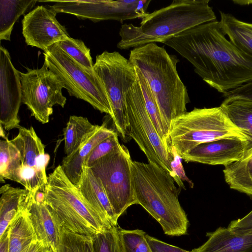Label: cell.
<instances>
[{
    "instance_id": "1",
    "label": "cell",
    "mask_w": 252,
    "mask_h": 252,
    "mask_svg": "<svg viewBox=\"0 0 252 252\" xmlns=\"http://www.w3.org/2000/svg\"><path fill=\"white\" fill-rule=\"evenodd\" d=\"M220 21L202 24L163 42L187 60L210 87L224 94L252 81V56L226 39Z\"/></svg>"
},
{
    "instance_id": "2",
    "label": "cell",
    "mask_w": 252,
    "mask_h": 252,
    "mask_svg": "<svg viewBox=\"0 0 252 252\" xmlns=\"http://www.w3.org/2000/svg\"><path fill=\"white\" fill-rule=\"evenodd\" d=\"M128 60L145 78L170 131L173 122L187 112L189 102L188 90L177 70L179 60L155 43L133 48Z\"/></svg>"
},
{
    "instance_id": "3",
    "label": "cell",
    "mask_w": 252,
    "mask_h": 252,
    "mask_svg": "<svg viewBox=\"0 0 252 252\" xmlns=\"http://www.w3.org/2000/svg\"><path fill=\"white\" fill-rule=\"evenodd\" d=\"M132 185L137 204L161 225L164 234H187L189 220L178 200L181 188L166 170L153 163L132 160Z\"/></svg>"
},
{
    "instance_id": "4",
    "label": "cell",
    "mask_w": 252,
    "mask_h": 252,
    "mask_svg": "<svg viewBox=\"0 0 252 252\" xmlns=\"http://www.w3.org/2000/svg\"><path fill=\"white\" fill-rule=\"evenodd\" d=\"M209 0H174L166 7L149 13L140 26H121L117 47L135 48L147 44L162 42L204 23L217 20Z\"/></svg>"
},
{
    "instance_id": "5",
    "label": "cell",
    "mask_w": 252,
    "mask_h": 252,
    "mask_svg": "<svg viewBox=\"0 0 252 252\" xmlns=\"http://www.w3.org/2000/svg\"><path fill=\"white\" fill-rule=\"evenodd\" d=\"M44 200L62 226L93 236L108 229L59 165L47 177Z\"/></svg>"
},
{
    "instance_id": "6",
    "label": "cell",
    "mask_w": 252,
    "mask_h": 252,
    "mask_svg": "<svg viewBox=\"0 0 252 252\" xmlns=\"http://www.w3.org/2000/svg\"><path fill=\"white\" fill-rule=\"evenodd\" d=\"M221 139L249 143L246 134L230 120L220 106L194 108L177 118L169 133L170 147L181 158L196 146Z\"/></svg>"
},
{
    "instance_id": "7",
    "label": "cell",
    "mask_w": 252,
    "mask_h": 252,
    "mask_svg": "<svg viewBox=\"0 0 252 252\" xmlns=\"http://www.w3.org/2000/svg\"><path fill=\"white\" fill-rule=\"evenodd\" d=\"M44 62L69 95L82 99L110 117L112 112L105 90L94 71L87 69L55 43L44 52Z\"/></svg>"
},
{
    "instance_id": "8",
    "label": "cell",
    "mask_w": 252,
    "mask_h": 252,
    "mask_svg": "<svg viewBox=\"0 0 252 252\" xmlns=\"http://www.w3.org/2000/svg\"><path fill=\"white\" fill-rule=\"evenodd\" d=\"M94 71L105 90L112 114L110 117L122 138L128 132L126 94L136 81L134 66L119 52L105 51L96 56Z\"/></svg>"
},
{
    "instance_id": "9",
    "label": "cell",
    "mask_w": 252,
    "mask_h": 252,
    "mask_svg": "<svg viewBox=\"0 0 252 252\" xmlns=\"http://www.w3.org/2000/svg\"><path fill=\"white\" fill-rule=\"evenodd\" d=\"M126 103L129 136L145 154L149 163L166 170L174 178L171 166L172 155L152 122L137 79L126 94Z\"/></svg>"
},
{
    "instance_id": "10",
    "label": "cell",
    "mask_w": 252,
    "mask_h": 252,
    "mask_svg": "<svg viewBox=\"0 0 252 252\" xmlns=\"http://www.w3.org/2000/svg\"><path fill=\"white\" fill-rule=\"evenodd\" d=\"M127 148H118L94 162L90 168L101 181L116 219L137 204L132 185L131 162Z\"/></svg>"
},
{
    "instance_id": "11",
    "label": "cell",
    "mask_w": 252,
    "mask_h": 252,
    "mask_svg": "<svg viewBox=\"0 0 252 252\" xmlns=\"http://www.w3.org/2000/svg\"><path fill=\"white\" fill-rule=\"evenodd\" d=\"M27 69L26 73L20 72L22 102L36 120L48 123L53 106L58 104L63 108L66 103V98L62 93L63 87L45 62L40 68Z\"/></svg>"
},
{
    "instance_id": "12",
    "label": "cell",
    "mask_w": 252,
    "mask_h": 252,
    "mask_svg": "<svg viewBox=\"0 0 252 252\" xmlns=\"http://www.w3.org/2000/svg\"><path fill=\"white\" fill-rule=\"evenodd\" d=\"M11 142L17 148L21 162L20 182L30 192H43L47 184L46 166L49 157L32 126H20Z\"/></svg>"
},
{
    "instance_id": "13",
    "label": "cell",
    "mask_w": 252,
    "mask_h": 252,
    "mask_svg": "<svg viewBox=\"0 0 252 252\" xmlns=\"http://www.w3.org/2000/svg\"><path fill=\"white\" fill-rule=\"evenodd\" d=\"M151 2V0H67L64 10L80 19L94 22L109 20L122 22L147 16Z\"/></svg>"
},
{
    "instance_id": "14",
    "label": "cell",
    "mask_w": 252,
    "mask_h": 252,
    "mask_svg": "<svg viewBox=\"0 0 252 252\" xmlns=\"http://www.w3.org/2000/svg\"><path fill=\"white\" fill-rule=\"evenodd\" d=\"M57 14L48 6L38 5L24 15L22 33L27 45L44 51L69 37L65 27L57 20Z\"/></svg>"
},
{
    "instance_id": "15",
    "label": "cell",
    "mask_w": 252,
    "mask_h": 252,
    "mask_svg": "<svg viewBox=\"0 0 252 252\" xmlns=\"http://www.w3.org/2000/svg\"><path fill=\"white\" fill-rule=\"evenodd\" d=\"M0 124L3 129L19 128L18 116L22 102L20 72L13 66L7 50L0 47Z\"/></svg>"
},
{
    "instance_id": "16",
    "label": "cell",
    "mask_w": 252,
    "mask_h": 252,
    "mask_svg": "<svg viewBox=\"0 0 252 252\" xmlns=\"http://www.w3.org/2000/svg\"><path fill=\"white\" fill-rule=\"evenodd\" d=\"M248 143L235 139H221L200 144L183 155L186 162L224 166L240 160L247 150Z\"/></svg>"
},
{
    "instance_id": "17",
    "label": "cell",
    "mask_w": 252,
    "mask_h": 252,
    "mask_svg": "<svg viewBox=\"0 0 252 252\" xmlns=\"http://www.w3.org/2000/svg\"><path fill=\"white\" fill-rule=\"evenodd\" d=\"M30 192L27 208L36 239L43 242L56 252L63 226L45 202L43 192L40 199L37 192Z\"/></svg>"
},
{
    "instance_id": "18",
    "label": "cell",
    "mask_w": 252,
    "mask_h": 252,
    "mask_svg": "<svg viewBox=\"0 0 252 252\" xmlns=\"http://www.w3.org/2000/svg\"><path fill=\"white\" fill-rule=\"evenodd\" d=\"M76 187L107 228L117 225L118 220L101 182L90 167L83 166Z\"/></svg>"
},
{
    "instance_id": "19",
    "label": "cell",
    "mask_w": 252,
    "mask_h": 252,
    "mask_svg": "<svg viewBox=\"0 0 252 252\" xmlns=\"http://www.w3.org/2000/svg\"><path fill=\"white\" fill-rule=\"evenodd\" d=\"M206 236L207 241L192 252H252V229L232 231L219 227Z\"/></svg>"
},
{
    "instance_id": "20",
    "label": "cell",
    "mask_w": 252,
    "mask_h": 252,
    "mask_svg": "<svg viewBox=\"0 0 252 252\" xmlns=\"http://www.w3.org/2000/svg\"><path fill=\"white\" fill-rule=\"evenodd\" d=\"M117 133L105 126H99L79 147L70 156L63 158L61 167L68 179L76 186L82 172L84 162L93 150L101 141Z\"/></svg>"
},
{
    "instance_id": "21",
    "label": "cell",
    "mask_w": 252,
    "mask_h": 252,
    "mask_svg": "<svg viewBox=\"0 0 252 252\" xmlns=\"http://www.w3.org/2000/svg\"><path fill=\"white\" fill-rule=\"evenodd\" d=\"M0 237L19 212L27 206L31 192L26 189L5 184L0 188Z\"/></svg>"
},
{
    "instance_id": "22",
    "label": "cell",
    "mask_w": 252,
    "mask_h": 252,
    "mask_svg": "<svg viewBox=\"0 0 252 252\" xmlns=\"http://www.w3.org/2000/svg\"><path fill=\"white\" fill-rule=\"evenodd\" d=\"M222 171L231 189L252 199V149L246 151L240 160L225 166Z\"/></svg>"
},
{
    "instance_id": "23",
    "label": "cell",
    "mask_w": 252,
    "mask_h": 252,
    "mask_svg": "<svg viewBox=\"0 0 252 252\" xmlns=\"http://www.w3.org/2000/svg\"><path fill=\"white\" fill-rule=\"evenodd\" d=\"M7 229L9 252H28L32 243L36 239L27 206L19 212Z\"/></svg>"
},
{
    "instance_id": "24",
    "label": "cell",
    "mask_w": 252,
    "mask_h": 252,
    "mask_svg": "<svg viewBox=\"0 0 252 252\" xmlns=\"http://www.w3.org/2000/svg\"><path fill=\"white\" fill-rule=\"evenodd\" d=\"M220 106L231 122L243 131L249 139L246 151L252 149V100L238 97H226Z\"/></svg>"
},
{
    "instance_id": "25",
    "label": "cell",
    "mask_w": 252,
    "mask_h": 252,
    "mask_svg": "<svg viewBox=\"0 0 252 252\" xmlns=\"http://www.w3.org/2000/svg\"><path fill=\"white\" fill-rule=\"evenodd\" d=\"M220 26L230 41L252 56V23L242 21L230 13L220 12Z\"/></svg>"
},
{
    "instance_id": "26",
    "label": "cell",
    "mask_w": 252,
    "mask_h": 252,
    "mask_svg": "<svg viewBox=\"0 0 252 252\" xmlns=\"http://www.w3.org/2000/svg\"><path fill=\"white\" fill-rule=\"evenodd\" d=\"M98 126L92 124L86 117L70 116L66 126L63 129L64 152L66 156H70L77 150Z\"/></svg>"
},
{
    "instance_id": "27",
    "label": "cell",
    "mask_w": 252,
    "mask_h": 252,
    "mask_svg": "<svg viewBox=\"0 0 252 252\" xmlns=\"http://www.w3.org/2000/svg\"><path fill=\"white\" fill-rule=\"evenodd\" d=\"M35 0H0V39L10 40L15 23L21 15L32 8Z\"/></svg>"
},
{
    "instance_id": "28",
    "label": "cell",
    "mask_w": 252,
    "mask_h": 252,
    "mask_svg": "<svg viewBox=\"0 0 252 252\" xmlns=\"http://www.w3.org/2000/svg\"><path fill=\"white\" fill-rule=\"evenodd\" d=\"M134 67L146 109L158 134L167 150L170 152V130L161 117L157 103L147 81L139 69L136 67Z\"/></svg>"
},
{
    "instance_id": "29",
    "label": "cell",
    "mask_w": 252,
    "mask_h": 252,
    "mask_svg": "<svg viewBox=\"0 0 252 252\" xmlns=\"http://www.w3.org/2000/svg\"><path fill=\"white\" fill-rule=\"evenodd\" d=\"M21 162L16 146L7 138L0 141V182L4 179L19 183Z\"/></svg>"
},
{
    "instance_id": "30",
    "label": "cell",
    "mask_w": 252,
    "mask_h": 252,
    "mask_svg": "<svg viewBox=\"0 0 252 252\" xmlns=\"http://www.w3.org/2000/svg\"><path fill=\"white\" fill-rule=\"evenodd\" d=\"M56 252H94L92 236L77 234L63 226Z\"/></svg>"
},
{
    "instance_id": "31",
    "label": "cell",
    "mask_w": 252,
    "mask_h": 252,
    "mask_svg": "<svg viewBox=\"0 0 252 252\" xmlns=\"http://www.w3.org/2000/svg\"><path fill=\"white\" fill-rule=\"evenodd\" d=\"M121 252H152L142 230H126L118 227Z\"/></svg>"
},
{
    "instance_id": "32",
    "label": "cell",
    "mask_w": 252,
    "mask_h": 252,
    "mask_svg": "<svg viewBox=\"0 0 252 252\" xmlns=\"http://www.w3.org/2000/svg\"><path fill=\"white\" fill-rule=\"evenodd\" d=\"M76 62L88 70L94 71V64L90 49L83 41L70 37L57 43Z\"/></svg>"
},
{
    "instance_id": "33",
    "label": "cell",
    "mask_w": 252,
    "mask_h": 252,
    "mask_svg": "<svg viewBox=\"0 0 252 252\" xmlns=\"http://www.w3.org/2000/svg\"><path fill=\"white\" fill-rule=\"evenodd\" d=\"M92 240L94 252H121L117 226L96 233Z\"/></svg>"
},
{
    "instance_id": "34",
    "label": "cell",
    "mask_w": 252,
    "mask_h": 252,
    "mask_svg": "<svg viewBox=\"0 0 252 252\" xmlns=\"http://www.w3.org/2000/svg\"><path fill=\"white\" fill-rule=\"evenodd\" d=\"M120 145L117 133L106 138L93 150L86 159L84 166L90 167L96 160L112 152Z\"/></svg>"
},
{
    "instance_id": "35",
    "label": "cell",
    "mask_w": 252,
    "mask_h": 252,
    "mask_svg": "<svg viewBox=\"0 0 252 252\" xmlns=\"http://www.w3.org/2000/svg\"><path fill=\"white\" fill-rule=\"evenodd\" d=\"M170 152L173 156V160L171 163V168L174 174V180L180 188L186 189L183 181L188 183L190 187L192 188L193 184L186 176L183 164L182 158L177 154L175 148L170 147Z\"/></svg>"
},
{
    "instance_id": "36",
    "label": "cell",
    "mask_w": 252,
    "mask_h": 252,
    "mask_svg": "<svg viewBox=\"0 0 252 252\" xmlns=\"http://www.w3.org/2000/svg\"><path fill=\"white\" fill-rule=\"evenodd\" d=\"M146 239L152 252H192L168 244L148 234L146 235Z\"/></svg>"
},
{
    "instance_id": "37",
    "label": "cell",
    "mask_w": 252,
    "mask_h": 252,
    "mask_svg": "<svg viewBox=\"0 0 252 252\" xmlns=\"http://www.w3.org/2000/svg\"><path fill=\"white\" fill-rule=\"evenodd\" d=\"M225 98L238 97L252 100V81L222 94Z\"/></svg>"
},
{
    "instance_id": "38",
    "label": "cell",
    "mask_w": 252,
    "mask_h": 252,
    "mask_svg": "<svg viewBox=\"0 0 252 252\" xmlns=\"http://www.w3.org/2000/svg\"><path fill=\"white\" fill-rule=\"evenodd\" d=\"M227 228L232 231L252 229V211L241 219L232 220Z\"/></svg>"
},
{
    "instance_id": "39",
    "label": "cell",
    "mask_w": 252,
    "mask_h": 252,
    "mask_svg": "<svg viewBox=\"0 0 252 252\" xmlns=\"http://www.w3.org/2000/svg\"><path fill=\"white\" fill-rule=\"evenodd\" d=\"M28 252H53L50 247L41 241L35 239L32 243Z\"/></svg>"
},
{
    "instance_id": "40",
    "label": "cell",
    "mask_w": 252,
    "mask_h": 252,
    "mask_svg": "<svg viewBox=\"0 0 252 252\" xmlns=\"http://www.w3.org/2000/svg\"><path fill=\"white\" fill-rule=\"evenodd\" d=\"M0 252H9V234L8 229L0 237Z\"/></svg>"
},
{
    "instance_id": "41",
    "label": "cell",
    "mask_w": 252,
    "mask_h": 252,
    "mask_svg": "<svg viewBox=\"0 0 252 252\" xmlns=\"http://www.w3.org/2000/svg\"><path fill=\"white\" fill-rule=\"evenodd\" d=\"M233 2L239 5H252V0H233Z\"/></svg>"
}]
</instances>
